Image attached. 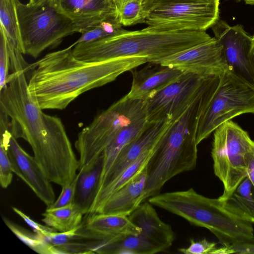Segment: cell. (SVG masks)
I'll return each mask as SVG.
<instances>
[{"instance_id":"obj_36","label":"cell","mask_w":254,"mask_h":254,"mask_svg":"<svg viewBox=\"0 0 254 254\" xmlns=\"http://www.w3.org/2000/svg\"><path fill=\"white\" fill-rule=\"evenodd\" d=\"M246 161L247 177L252 182L254 188V140L252 148L246 155Z\"/></svg>"},{"instance_id":"obj_7","label":"cell","mask_w":254,"mask_h":254,"mask_svg":"<svg viewBox=\"0 0 254 254\" xmlns=\"http://www.w3.org/2000/svg\"><path fill=\"white\" fill-rule=\"evenodd\" d=\"M145 115L144 101L126 95L97 115L78 134L75 146L80 156L78 170L91 167L124 127Z\"/></svg>"},{"instance_id":"obj_25","label":"cell","mask_w":254,"mask_h":254,"mask_svg":"<svg viewBox=\"0 0 254 254\" xmlns=\"http://www.w3.org/2000/svg\"><path fill=\"white\" fill-rule=\"evenodd\" d=\"M254 188L247 177L239 185L234 193L226 200L229 208L243 219L254 223Z\"/></svg>"},{"instance_id":"obj_4","label":"cell","mask_w":254,"mask_h":254,"mask_svg":"<svg viewBox=\"0 0 254 254\" xmlns=\"http://www.w3.org/2000/svg\"><path fill=\"white\" fill-rule=\"evenodd\" d=\"M212 37L204 31H157L147 27L127 31L95 41L75 44L76 59L97 62L126 57L146 58L155 63L201 44Z\"/></svg>"},{"instance_id":"obj_9","label":"cell","mask_w":254,"mask_h":254,"mask_svg":"<svg viewBox=\"0 0 254 254\" xmlns=\"http://www.w3.org/2000/svg\"><path fill=\"white\" fill-rule=\"evenodd\" d=\"M211 156L214 172L224 187L218 198L225 200L247 177L246 157L254 145L247 131L231 120L213 131Z\"/></svg>"},{"instance_id":"obj_12","label":"cell","mask_w":254,"mask_h":254,"mask_svg":"<svg viewBox=\"0 0 254 254\" xmlns=\"http://www.w3.org/2000/svg\"><path fill=\"white\" fill-rule=\"evenodd\" d=\"M211 28L222 46L228 70L254 89V73L250 58L252 36L242 24L232 26L220 18Z\"/></svg>"},{"instance_id":"obj_34","label":"cell","mask_w":254,"mask_h":254,"mask_svg":"<svg viewBox=\"0 0 254 254\" xmlns=\"http://www.w3.org/2000/svg\"><path fill=\"white\" fill-rule=\"evenodd\" d=\"M233 253L254 254V242L238 243L224 245L217 248L213 254H229Z\"/></svg>"},{"instance_id":"obj_35","label":"cell","mask_w":254,"mask_h":254,"mask_svg":"<svg viewBox=\"0 0 254 254\" xmlns=\"http://www.w3.org/2000/svg\"><path fill=\"white\" fill-rule=\"evenodd\" d=\"M12 209L14 212L21 217L26 223L32 229L34 232L43 236L47 233L57 231L53 228L47 225H42L35 222L17 208L12 207Z\"/></svg>"},{"instance_id":"obj_26","label":"cell","mask_w":254,"mask_h":254,"mask_svg":"<svg viewBox=\"0 0 254 254\" xmlns=\"http://www.w3.org/2000/svg\"><path fill=\"white\" fill-rule=\"evenodd\" d=\"M0 24L8 41L23 54L16 0H0Z\"/></svg>"},{"instance_id":"obj_24","label":"cell","mask_w":254,"mask_h":254,"mask_svg":"<svg viewBox=\"0 0 254 254\" xmlns=\"http://www.w3.org/2000/svg\"><path fill=\"white\" fill-rule=\"evenodd\" d=\"M84 213L75 203L56 208L46 209L42 221L59 232L71 230L82 224Z\"/></svg>"},{"instance_id":"obj_38","label":"cell","mask_w":254,"mask_h":254,"mask_svg":"<svg viewBox=\"0 0 254 254\" xmlns=\"http://www.w3.org/2000/svg\"><path fill=\"white\" fill-rule=\"evenodd\" d=\"M248 4L254 5V0H242Z\"/></svg>"},{"instance_id":"obj_2","label":"cell","mask_w":254,"mask_h":254,"mask_svg":"<svg viewBox=\"0 0 254 254\" xmlns=\"http://www.w3.org/2000/svg\"><path fill=\"white\" fill-rule=\"evenodd\" d=\"M70 46L49 53L28 65V89L42 109H65L79 96L114 81L119 75L148 63L141 57L88 62L75 58Z\"/></svg>"},{"instance_id":"obj_31","label":"cell","mask_w":254,"mask_h":254,"mask_svg":"<svg viewBox=\"0 0 254 254\" xmlns=\"http://www.w3.org/2000/svg\"><path fill=\"white\" fill-rule=\"evenodd\" d=\"M82 226V223L71 230L66 232H51L46 233L42 237L50 244L60 250L61 248L73 242L79 236V231Z\"/></svg>"},{"instance_id":"obj_19","label":"cell","mask_w":254,"mask_h":254,"mask_svg":"<svg viewBox=\"0 0 254 254\" xmlns=\"http://www.w3.org/2000/svg\"><path fill=\"white\" fill-rule=\"evenodd\" d=\"M128 217L140 228V233L161 253L172 246L176 239L175 233L169 224L161 220L150 203H141Z\"/></svg>"},{"instance_id":"obj_27","label":"cell","mask_w":254,"mask_h":254,"mask_svg":"<svg viewBox=\"0 0 254 254\" xmlns=\"http://www.w3.org/2000/svg\"><path fill=\"white\" fill-rule=\"evenodd\" d=\"M3 220L12 232L35 252L41 254H63L59 249L50 244L41 235L35 232L32 233L6 218H3Z\"/></svg>"},{"instance_id":"obj_3","label":"cell","mask_w":254,"mask_h":254,"mask_svg":"<svg viewBox=\"0 0 254 254\" xmlns=\"http://www.w3.org/2000/svg\"><path fill=\"white\" fill-rule=\"evenodd\" d=\"M220 80V74L208 76L194 99L172 123L159 140L147 164L144 200L159 194L164 185L174 176L195 168L199 121Z\"/></svg>"},{"instance_id":"obj_10","label":"cell","mask_w":254,"mask_h":254,"mask_svg":"<svg viewBox=\"0 0 254 254\" xmlns=\"http://www.w3.org/2000/svg\"><path fill=\"white\" fill-rule=\"evenodd\" d=\"M246 113L254 114V89L229 70L224 71L217 90L199 119L197 144L223 123Z\"/></svg>"},{"instance_id":"obj_39","label":"cell","mask_w":254,"mask_h":254,"mask_svg":"<svg viewBox=\"0 0 254 254\" xmlns=\"http://www.w3.org/2000/svg\"><path fill=\"white\" fill-rule=\"evenodd\" d=\"M41 0H29L28 3L31 4H35Z\"/></svg>"},{"instance_id":"obj_33","label":"cell","mask_w":254,"mask_h":254,"mask_svg":"<svg viewBox=\"0 0 254 254\" xmlns=\"http://www.w3.org/2000/svg\"><path fill=\"white\" fill-rule=\"evenodd\" d=\"M217 244L209 242L206 239L199 241L190 240V245L186 248H180L178 252L185 254H212L217 248Z\"/></svg>"},{"instance_id":"obj_29","label":"cell","mask_w":254,"mask_h":254,"mask_svg":"<svg viewBox=\"0 0 254 254\" xmlns=\"http://www.w3.org/2000/svg\"><path fill=\"white\" fill-rule=\"evenodd\" d=\"M142 0H126L117 4L116 18L122 26L143 23Z\"/></svg>"},{"instance_id":"obj_15","label":"cell","mask_w":254,"mask_h":254,"mask_svg":"<svg viewBox=\"0 0 254 254\" xmlns=\"http://www.w3.org/2000/svg\"><path fill=\"white\" fill-rule=\"evenodd\" d=\"M172 122L169 121L148 122L140 134L121 150L108 173L100 183L97 193L116 179L142 154L154 149Z\"/></svg>"},{"instance_id":"obj_11","label":"cell","mask_w":254,"mask_h":254,"mask_svg":"<svg viewBox=\"0 0 254 254\" xmlns=\"http://www.w3.org/2000/svg\"><path fill=\"white\" fill-rule=\"evenodd\" d=\"M208 76L185 72L178 79L144 100L147 122L176 120L194 99Z\"/></svg>"},{"instance_id":"obj_30","label":"cell","mask_w":254,"mask_h":254,"mask_svg":"<svg viewBox=\"0 0 254 254\" xmlns=\"http://www.w3.org/2000/svg\"><path fill=\"white\" fill-rule=\"evenodd\" d=\"M10 68V59L6 35L0 26V91L7 85L6 80Z\"/></svg>"},{"instance_id":"obj_14","label":"cell","mask_w":254,"mask_h":254,"mask_svg":"<svg viewBox=\"0 0 254 254\" xmlns=\"http://www.w3.org/2000/svg\"><path fill=\"white\" fill-rule=\"evenodd\" d=\"M11 132L7 134V150L13 172L33 191L47 207L55 201L51 182L47 177L34 156L27 153L18 144Z\"/></svg>"},{"instance_id":"obj_1","label":"cell","mask_w":254,"mask_h":254,"mask_svg":"<svg viewBox=\"0 0 254 254\" xmlns=\"http://www.w3.org/2000/svg\"><path fill=\"white\" fill-rule=\"evenodd\" d=\"M9 54L12 72L0 91V111L15 124L18 138L29 143L48 179L64 187L75 178L79 160L61 119L44 113L30 94L23 54L16 49Z\"/></svg>"},{"instance_id":"obj_20","label":"cell","mask_w":254,"mask_h":254,"mask_svg":"<svg viewBox=\"0 0 254 254\" xmlns=\"http://www.w3.org/2000/svg\"><path fill=\"white\" fill-rule=\"evenodd\" d=\"M147 180L146 165L133 179L110 196L95 213H114L128 216L144 200Z\"/></svg>"},{"instance_id":"obj_21","label":"cell","mask_w":254,"mask_h":254,"mask_svg":"<svg viewBox=\"0 0 254 254\" xmlns=\"http://www.w3.org/2000/svg\"><path fill=\"white\" fill-rule=\"evenodd\" d=\"M103 167L101 156L91 167L79 170L74 203L88 214L96 197Z\"/></svg>"},{"instance_id":"obj_37","label":"cell","mask_w":254,"mask_h":254,"mask_svg":"<svg viewBox=\"0 0 254 254\" xmlns=\"http://www.w3.org/2000/svg\"><path fill=\"white\" fill-rule=\"evenodd\" d=\"M250 58L254 73V35L252 36L251 47L250 52Z\"/></svg>"},{"instance_id":"obj_23","label":"cell","mask_w":254,"mask_h":254,"mask_svg":"<svg viewBox=\"0 0 254 254\" xmlns=\"http://www.w3.org/2000/svg\"><path fill=\"white\" fill-rule=\"evenodd\" d=\"M155 148L142 154L116 179L98 192L88 214L95 213L110 196L141 171L146 166Z\"/></svg>"},{"instance_id":"obj_16","label":"cell","mask_w":254,"mask_h":254,"mask_svg":"<svg viewBox=\"0 0 254 254\" xmlns=\"http://www.w3.org/2000/svg\"><path fill=\"white\" fill-rule=\"evenodd\" d=\"M50 1L59 12L76 24L80 33L103 21L116 18V6L114 0Z\"/></svg>"},{"instance_id":"obj_17","label":"cell","mask_w":254,"mask_h":254,"mask_svg":"<svg viewBox=\"0 0 254 254\" xmlns=\"http://www.w3.org/2000/svg\"><path fill=\"white\" fill-rule=\"evenodd\" d=\"M131 70L132 81L126 96L144 101L178 79L185 72L159 64L149 63L139 70Z\"/></svg>"},{"instance_id":"obj_6","label":"cell","mask_w":254,"mask_h":254,"mask_svg":"<svg viewBox=\"0 0 254 254\" xmlns=\"http://www.w3.org/2000/svg\"><path fill=\"white\" fill-rule=\"evenodd\" d=\"M16 5L23 54L37 58L46 49L59 46L65 37L79 33L76 24L50 0L33 4L16 0Z\"/></svg>"},{"instance_id":"obj_13","label":"cell","mask_w":254,"mask_h":254,"mask_svg":"<svg viewBox=\"0 0 254 254\" xmlns=\"http://www.w3.org/2000/svg\"><path fill=\"white\" fill-rule=\"evenodd\" d=\"M153 63L203 76L228 70L222 46L215 37Z\"/></svg>"},{"instance_id":"obj_28","label":"cell","mask_w":254,"mask_h":254,"mask_svg":"<svg viewBox=\"0 0 254 254\" xmlns=\"http://www.w3.org/2000/svg\"><path fill=\"white\" fill-rule=\"evenodd\" d=\"M125 31L117 18L104 21L92 27L81 32L80 38L73 44V47L77 43L90 42L115 35Z\"/></svg>"},{"instance_id":"obj_5","label":"cell","mask_w":254,"mask_h":254,"mask_svg":"<svg viewBox=\"0 0 254 254\" xmlns=\"http://www.w3.org/2000/svg\"><path fill=\"white\" fill-rule=\"evenodd\" d=\"M153 205L207 229L223 246L254 242L253 223L232 211L226 200L187 190L159 193L149 198Z\"/></svg>"},{"instance_id":"obj_22","label":"cell","mask_w":254,"mask_h":254,"mask_svg":"<svg viewBox=\"0 0 254 254\" xmlns=\"http://www.w3.org/2000/svg\"><path fill=\"white\" fill-rule=\"evenodd\" d=\"M147 123L145 115L125 126L106 148L102 154L103 167L99 184L108 173L121 150L140 134Z\"/></svg>"},{"instance_id":"obj_8","label":"cell","mask_w":254,"mask_h":254,"mask_svg":"<svg viewBox=\"0 0 254 254\" xmlns=\"http://www.w3.org/2000/svg\"><path fill=\"white\" fill-rule=\"evenodd\" d=\"M220 0H143L147 28L157 31H204L219 19Z\"/></svg>"},{"instance_id":"obj_32","label":"cell","mask_w":254,"mask_h":254,"mask_svg":"<svg viewBox=\"0 0 254 254\" xmlns=\"http://www.w3.org/2000/svg\"><path fill=\"white\" fill-rule=\"evenodd\" d=\"M78 174H77L74 180L68 185L62 188V191L54 203L47 209H52L64 207L74 203V198Z\"/></svg>"},{"instance_id":"obj_18","label":"cell","mask_w":254,"mask_h":254,"mask_svg":"<svg viewBox=\"0 0 254 254\" xmlns=\"http://www.w3.org/2000/svg\"><path fill=\"white\" fill-rule=\"evenodd\" d=\"M84 232L79 236L93 239L100 243L118 240L129 235H137L141 231L127 216L114 213L89 214L84 225Z\"/></svg>"}]
</instances>
